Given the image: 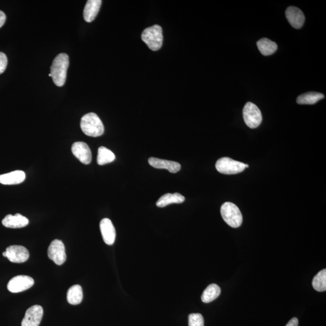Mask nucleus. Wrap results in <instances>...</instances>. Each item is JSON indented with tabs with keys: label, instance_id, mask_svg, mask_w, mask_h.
Wrapping results in <instances>:
<instances>
[{
	"label": "nucleus",
	"instance_id": "1",
	"mask_svg": "<svg viewBox=\"0 0 326 326\" xmlns=\"http://www.w3.org/2000/svg\"><path fill=\"white\" fill-rule=\"evenodd\" d=\"M69 67V57L65 53H61L55 58L51 68L52 78L55 84L62 87L67 78V72Z\"/></svg>",
	"mask_w": 326,
	"mask_h": 326
},
{
	"label": "nucleus",
	"instance_id": "2",
	"mask_svg": "<svg viewBox=\"0 0 326 326\" xmlns=\"http://www.w3.org/2000/svg\"><path fill=\"white\" fill-rule=\"evenodd\" d=\"M81 127L85 135L92 137H100L104 132V126L96 114L90 112L84 115L81 121Z\"/></svg>",
	"mask_w": 326,
	"mask_h": 326
},
{
	"label": "nucleus",
	"instance_id": "3",
	"mask_svg": "<svg viewBox=\"0 0 326 326\" xmlns=\"http://www.w3.org/2000/svg\"><path fill=\"white\" fill-rule=\"evenodd\" d=\"M141 39L150 50L153 51L161 49L162 45V30L158 25H154L144 30Z\"/></svg>",
	"mask_w": 326,
	"mask_h": 326
},
{
	"label": "nucleus",
	"instance_id": "4",
	"mask_svg": "<svg viewBox=\"0 0 326 326\" xmlns=\"http://www.w3.org/2000/svg\"><path fill=\"white\" fill-rule=\"evenodd\" d=\"M221 213L224 221L233 228H238L242 224V215L238 207L230 202L225 203L221 206Z\"/></svg>",
	"mask_w": 326,
	"mask_h": 326
},
{
	"label": "nucleus",
	"instance_id": "5",
	"mask_svg": "<svg viewBox=\"0 0 326 326\" xmlns=\"http://www.w3.org/2000/svg\"><path fill=\"white\" fill-rule=\"evenodd\" d=\"M216 170L219 173L232 175L242 173L246 168L244 162L235 161L228 157L219 159L216 163Z\"/></svg>",
	"mask_w": 326,
	"mask_h": 326
},
{
	"label": "nucleus",
	"instance_id": "6",
	"mask_svg": "<svg viewBox=\"0 0 326 326\" xmlns=\"http://www.w3.org/2000/svg\"><path fill=\"white\" fill-rule=\"evenodd\" d=\"M245 123L251 129L256 128L262 121V115L257 106L251 102L246 103L243 109Z\"/></svg>",
	"mask_w": 326,
	"mask_h": 326
},
{
	"label": "nucleus",
	"instance_id": "7",
	"mask_svg": "<svg viewBox=\"0 0 326 326\" xmlns=\"http://www.w3.org/2000/svg\"><path fill=\"white\" fill-rule=\"evenodd\" d=\"M3 256L7 257L11 262L21 263L29 259V252L23 246L11 245L7 248Z\"/></svg>",
	"mask_w": 326,
	"mask_h": 326
},
{
	"label": "nucleus",
	"instance_id": "8",
	"mask_svg": "<svg viewBox=\"0 0 326 326\" xmlns=\"http://www.w3.org/2000/svg\"><path fill=\"white\" fill-rule=\"evenodd\" d=\"M48 256L56 265L63 264L67 259L64 243L58 239L53 241L48 248Z\"/></svg>",
	"mask_w": 326,
	"mask_h": 326
},
{
	"label": "nucleus",
	"instance_id": "9",
	"mask_svg": "<svg viewBox=\"0 0 326 326\" xmlns=\"http://www.w3.org/2000/svg\"><path fill=\"white\" fill-rule=\"evenodd\" d=\"M34 284V280L27 275H17L10 281L8 289L10 292L19 293L31 288Z\"/></svg>",
	"mask_w": 326,
	"mask_h": 326
},
{
	"label": "nucleus",
	"instance_id": "10",
	"mask_svg": "<svg viewBox=\"0 0 326 326\" xmlns=\"http://www.w3.org/2000/svg\"><path fill=\"white\" fill-rule=\"evenodd\" d=\"M44 311L40 305H34L27 310L22 326H39L42 320Z\"/></svg>",
	"mask_w": 326,
	"mask_h": 326
},
{
	"label": "nucleus",
	"instance_id": "11",
	"mask_svg": "<svg viewBox=\"0 0 326 326\" xmlns=\"http://www.w3.org/2000/svg\"><path fill=\"white\" fill-rule=\"evenodd\" d=\"M72 150L73 155L83 164H90L92 159L91 151L87 143L76 142L72 145Z\"/></svg>",
	"mask_w": 326,
	"mask_h": 326
},
{
	"label": "nucleus",
	"instance_id": "12",
	"mask_svg": "<svg viewBox=\"0 0 326 326\" xmlns=\"http://www.w3.org/2000/svg\"><path fill=\"white\" fill-rule=\"evenodd\" d=\"M100 229L101 232L103 241L106 244L112 245L115 240V230L113 224L110 219L108 218L103 219L100 223Z\"/></svg>",
	"mask_w": 326,
	"mask_h": 326
},
{
	"label": "nucleus",
	"instance_id": "13",
	"mask_svg": "<svg viewBox=\"0 0 326 326\" xmlns=\"http://www.w3.org/2000/svg\"><path fill=\"white\" fill-rule=\"evenodd\" d=\"M286 17L293 28L299 29L303 27L305 17L303 12L300 9L294 7H289L286 11Z\"/></svg>",
	"mask_w": 326,
	"mask_h": 326
},
{
	"label": "nucleus",
	"instance_id": "14",
	"mask_svg": "<svg viewBox=\"0 0 326 326\" xmlns=\"http://www.w3.org/2000/svg\"><path fill=\"white\" fill-rule=\"evenodd\" d=\"M148 161H149L151 167L156 169H159V170L164 169V170L170 171L171 173H177L180 171L181 168H182L179 162L170 161V160L154 158V157H151L148 160Z\"/></svg>",
	"mask_w": 326,
	"mask_h": 326
},
{
	"label": "nucleus",
	"instance_id": "15",
	"mask_svg": "<svg viewBox=\"0 0 326 326\" xmlns=\"http://www.w3.org/2000/svg\"><path fill=\"white\" fill-rule=\"evenodd\" d=\"M2 224L5 227L11 228H20L29 224V219L19 213L16 215H8L3 219Z\"/></svg>",
	"mask_w": 326,
	"mask_h": 326
},
{
	"label": "nucleus",
	"instance_id": "16",
	"mask_svg": "<svg viewBox=\"0 0 326 326\" xmlns=\"http://www.w3.org/2000/svg\"><path fill=\"white\" fill-rule=\"evenodd\" d=\"M102 2L101 0H88L84 10V19L86 22L91 23L96 19Z\"/></svg>",
	"mask_w": 326,
	"mask_h": 326
},
{
	"label": "nucleus",
	"instance_id": "17",
	"mask_svg": "<svg viewBox=\"0 0 326 326\" xmlns=\"http://www.w3.org/2000/svg\"><path fill=\"white\" fill-rule=\"evenodd\" d=\"M26 179V174L22 171H15L0 176V183L4 185H16Z\"/></svg>",
	"mask_w": 326,
	"mask_h": 326
},
{
	"label": "nucleus",
	"instance_id": "18",
	"mask_svg": "<svg viewBox=\"0 0 326 326\" xmlns=\"http://www.w3.org/2000/svg\"><path fill=\"white\" fill-rule=\"evenodd\" d=\"M185 201V198L182 195L178 194H167L162 195L157 201L156 205L158 207H165L172 204H181Z\"/></svg>",
	"mask_w": 326,
	"mask_h": 326
},
{
	"label": "nucleus",
	"instance_id": "19",
	"mask_svg": "<svg viewBox=\"0 0 326 326\" xmlns=\"http://www.w3.org/2000/svg\"><path fill=\"white\" fill-rule=\"evenodd\" d=\"M324 94L316 92H309L297 97V103L299 105H313L324 99Z\"/></svg>",
	"mask_w": 326,
	"mask_h": 326
},
{
	"label": "nucleus",
	"instance_id": "20",
	"mask_svg": "<svg viewBox=\"0 0 326 326\" xmlns=\"http://www.w3.org/2000/svg\"><path fill=\"white\" fill-rule=\"evenodd\" d=\"M221 289L218 284H211L204 290L201 300L205 303H209L214 301L220 295Z\"/></svg>",
	"mask_w": 326,
	"mask_h": 326
},
{
	"label": "nucleus",
	"instance_id": "21",
	"mask_svg": "<svg viewBox=\"0 0 326 326\" xmlns=\"http://www.w3.org/2000/svg\"><path fill=\"white\" fill-rule=\"evenodd\" d=\"M257 46L263 55L269 56L273 54L277 50V44L268 38H262L257 41Z\"/></svg>",
	"mask_w": 326,
	"mask_h": 326
},
{
	"label": "nucleus",
	"instance_id": "22",
	"mask_svg": "<svg viewBox=\"0 0 326 326\" xmlns=\"http://www.w3.org/2000/svg\"><path fill=\"white\" fill-rule=\"evenodd\" d=\"M67 301L71 304L77 305L81 303L83 300V291L82 287L79 284H75L71 287L67 292Z\"/></svg>",
	"mask_w": 326,
	"mask_h": 326
},
{
	"label": "nucleus",
	"instance_id": "23",
	"mask_svg": "<svg viewBox=\"0 0 326 326\" xmlns=\"http://www.w3.org/2000/svg\"><path fill=\"white\" fill-rule=\"evenodd\" d=\"M115 159L114 153L111 150L103 146L100 147L98 149L97 161L100 166L108 164L114 161Z\"/></svg>",
	"mask_w": 326,
	"mask_h": 326
},
{
	"label": "nucleus",
	"instance_id": "24",
	"mask_svg": "<svg viewBox=\"0 0 326 326\" xmlns=\"http://www.w3.org/2000/svg\"><path fill=\"white\" fill-rule=\"evenodd\" d=\"M312 286L316 291L324 292L326 290V269L319 271L312 281Z\"/></svg>",
	"mask_w": 326,
	"mask_h": 326
},
{
	"label": "nucleus",
	"instance_id": "25",
	"mask_svg": "<svg viewBox=\"0 0 326 326\" xmlns=\"http://www.w3.org/2000/svg\"><path fill=\"white\" fill-rule=\"evenodd\" d=\"M204 320L200 313H191L189 316V326H204Z\"/></svg>",
	"mask_w": 326,
	"mask_h": 326
},
{
	"label": "nucleus",
	"instance_id": "26",
	"mask_svg": "<svg viewBox=\"0 0 326 326\" xmlns=\"http://www.w3.org/2000/svg\"><path fill=\"white\" fill-rule=\"evenodd\" d=\"M8 65V58L4 53L0 52V75L5 72Z\"/></svg>",
	"mask_w": 326,
	"mask_h": 326
},
{
	"label": "nucleus",
	"instance_id": "27",
	"mask_svg": "<svg viewBox=\"0 0 326 326\" xmlns=\"http://www.w3.org/2000/svg\"><path fill=\"white\" fill-rule=\"evenodd\" d=\"M6 20H7V16L4 12L0 11V28L5 25Z\"/></svg>",
	"mask_w": 326,
	"mask_h": 326
},
{
	"label": "nucleus",
	"instance_id": "28",
	"mask_svg": "<svg viewBox=\"0 0 326 326\" xmlns=\"http://www.w3.org/2000/svg\"><path fill=\"white\" fill-rule=\"evenodd\" d=\"M286 326H298V320L297 318H293L290 320Z\"/></svg>",
	"mask_w": 326,
	"mask_h": 326
},
{
	"label": "nucleus",
	"instance_id": "29",
	"mask_svg": "<svg viewBox=\"0 0 326 326\" xmlns=\"http://www.w3.org/2000/svg\"><path fill=\"white\" fill-rule=\"evenodd\" d=\"M49 77H52L51 74L50 73L49 75Z\"/></svg>",
	"mask_w": 326,
	"mask_h": 326
}]
</instances>
